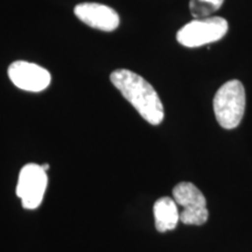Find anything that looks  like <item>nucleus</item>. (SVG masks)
Masks as SVG:
<instances>
[{
	"label": "nucleus",
	"instance_id": "1",
	"mask_svg": "<svg viewBox=\"0 0 252 252\" xmlns=\"http://www.w3.org/2000/svg\"><path fill=\"white\" fill-rule=\"evenodd\" d=\"M110 80L145 121L151 125L161 124L165 117L161 99L145 78L127 69H118L112 71Z\"/></svg>",
	"mask_w": 252,
	"mask_h": 252
},
{
	"label": "nucleus",
	"instance_id": "2",
	"mask_svg": "<svg viewBox=\"0 0 252 252\" xmlns=\"http://www.w3.org/2000/svg\"><path fill=\"white\" fill-rule=\"evenodd\" d=\"M214 112L219 124L226 130L237 127L245 111V90L237 80L226 82L214 97Z\"/></svg>",
	"mask_w": 252,
	"mask_h": 252
},
{
	"label": "nucleus",
	"instance_id": "3",
	"mask_svg": "<svg viewBox=\"0 0 252 252\" xmlns=\"http://www.w3.org/2000/svg\"><path fill=\"white\" fill-rule=\"evenodd\" d=\"M228 27V21L220 17L195 19L176 33V40L188 48L209 45L222 39Z\"/></svg>",
	"mask_w": 252,
	"mask_h": 252
},
{
	"label": "nucleus",
	"instance_id": "4",
	"mask_svg": "<svg viewBox=\"0 0 252 252\" xmlns=\"http://www.w3.org/2000/svg\"><path fill=\"white\" fill-rule=\"evenodd\" d=\"M173 198L184 210L180 220L188 225H202L208 220L209 212L202 191L191 182H180L173 188Z\"/></svg>",
	"mask_w": 252,
	"mask_h": 252
},
{
	"label": "nucleus",
	"instance_id": "5",
	"mask_svg": "<svg viewBox=\"0 0 252 252\" xmlns=\"http://www.w3.org/2000/svg\"><path fill=\"white\" fill-rule=\"evenodd\" d=\"M48 178L42 166L27 163L21 168L17 185V195L25 209H36L43 200Z\"/></svg>",
	"mask_w": 252,
	"mask_h": 252
},
{
	"label": "nucleus",
	"instance_id": "6",
	"mask_svg": "<svg viewBox=\"0 0 252 252\" xmlns=\"http://www.w3.org/2000/svg\"><path fill=\"white\" fill-rule=\"evenodd\" d=\"M8 77L15 87L31 93H40L49 87L52 76L35 63L15 61L8 67Z\"/></svg>",
	"mask_w": 252,
	"mask_h": 252
},
{
	"label": "nucleus",
	"instance_id": "7",
	"mask_svg": "<svg viewBox=\"0 0 252 252\" xmlns=\"http://www.w3.org/2000/svg\"><path fill=\"white\" fill-rule=\"evenodd\" d=\"M74 13L82 23L103 32L117 30L121 23L115 9L98 2H82L75 6Z\"/></svg>",
	"mask_w": 252,
	"mask_h": 252
},
{
	"label": "nucleus",
	"instance_id": "8",
	"mask_svg": "<svg viewBox=\"0 0 252 252\" xmlns=\"http://www.w3.org/2000/svg\"><path fill=\"white\" fill-rule=\"evenodd\" d=\"M156 228L159 232H166L174 230L180 220L178 204L174 198L163 196L156 201L153 206Z\"/></svg>",
	"mask_w": 252,
	"mask_h": 252
},
{
	"label": "nucleus",
	"instance_id": "9",
	"mask_svg": "<svg viewBox=\"0 0 252 252\" xmlns=\"http://www.w3.org/2000/svg\"><path fill=\"white\" fill-rule=\"evenodd\" d=\"M224 0H190L189 8L195 19L209 18L223 5Z\"/></svg>",
	"mask_w": 252,
	"mask_h": 252
},
{
	"label": "nucleus",
	"instance_id": "10",
	"mask_svg": "<svg viewBox=\"0 0 252 252\" xmlns=\"http://www.w3.org/2000/svg\"><path fill=\"white\" fill-rule=\"evenodd\" d=\"M42 167H43V169H45V171L47 172V171H48V168H49V165H48V163H45V165H42Z\"/></svg>",
	"mask_w": 252,
	"mask_h": 252
}]
</instances>
